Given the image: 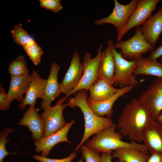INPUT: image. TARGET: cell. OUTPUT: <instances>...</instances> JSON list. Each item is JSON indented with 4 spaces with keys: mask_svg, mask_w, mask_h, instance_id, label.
<instances>
[{
    "mask_svg": "<svg viewBox=\"0 0 162 162\" xmlns=\"http://www.w3.org/2000/svg\"><path fill=\"white\" fill-rule=\"evenodd\" d=\"M162 56V44L154 50L150 52L148 57L149 58L153 60L157 59Z\"/></svg>",
    "mask_w": 162,
    "mask_h": 162,
    "instance_id": "1f68e13d",
    "label": "cell"
},
{
    "mask_svg": "<svg viewBox=\"0 0 162 162\" xmlns=\"http://www.w3.org/2000/svg\"><path fill=\"white\" fill-rule=\"evenodd\" d=\"M114 47L120 50L118 52L123 57L130 60H136L154 49L145 38L140 26L136 28L132 37L126 40L116 41Z\"/></svg>",
    "mask_w": 162,
    "mask_h": 162,
    "instance_id": "277c9868",
    "label": "cell"
},
{
    "mask_svg": "<svg viewBox=\"0 0 162 162\" xmlns=\"http://www.w3.org/2000/svg\"><path fill=\"white\" fill-rule=\"evenodd\" d=\"M103 51L100 64L98 78L103 79L113 85L115 65L113 53L110 45Z\"/></svg>",
    "mask_w": 162,
    "mask_h": 162,
    "instance_id": "44dd1931",
    "label": "cell"
},
{
    "mask_svg": "<svg viewBox=\"0 0 162 162\" xmlns=\"http://www.w3.org/2000/svg\"><path fill=\"white\" fill-rule=\"evenodd\" d=\"M79 162H82V160H80Z\"/></svg>",
    "mask_w": 162,
    "mask_h": 162,
    "instance_id": "74e56055",
    "label": "cell"
},
{
    "mask_svg": "<svg viewBox=\"0 0 162 162\" xmlns=\"http://www.w3.org/2000/svg\"><path fill=\"white\" fill-rule=\"evenodd\" d=\"M82 158L85 162H102L99 153L89 148L86 145L81 147Z\"/></svg>",
    "mask_w": 162,
    "mask_h": 162,
    "instance_id": "83f0119b",
    "label": "cell"
},
{
    "mask_svg": "<svg viewBox=\"0 0 162 162\" xmlns=\"http://www.w3.org/2000/svg\"><path fill=\"white\" fill-rule=\"evenodd\" d=\"M17 125L27 127L32 132V137L34 142L38 141L44 136L45 130L44 122L35 108V105H29L24 114L22 118Z\"/></svg>",
    "mask_w": 162,
    "mask_h": 162,
    "instance_id": "5bb4252c",
    "label": "cell"
},
{
    "mask_svg": "<svg viewBox=\"0 0 162 162\" xmlns=\"http://www.w3.org/2000/svg\"><path fill=\"white\" fill-rule=\"evenodd\" d=\"M138 100L149 110L152 118L156 120L162 112V78L154 80Z\"/></svg>",
    "mask_w": 162,
    "mask_h": 162,
    "instance_id": "30bf717a",
    "label": "cell"
},
{
    "mask_svg": "<svg viewBox=\"0 0 162 162\" xmlns=\"http://www.w3.org/2000/svg\"><path fill=\"white\" fill-rule=\"evenodd\" d=\"M110 46L115 62V69L113 85L120 88L125 86L137 85L143 81H137L133 74L136 60L128 61L122 57L114 47V43L111 39L107 42Z\"/></svg>",
    "mask_w": 162,
    "mask_h": 162,
    "instance_id": "5b68a950",
    "label": "cell"
},
{
    "mask_svg": "<svg viewBox=\"0 0 162 162\" xmlns=\"http://www.w3.org/2000/svg\"><path fill=\"white\" fill-rule=\"evenodd\" d=\"M11 102L9 99L4 88L0 85V110L6 111L9 109Z\"/></svg>",
    "mask_w": 162,
    "mask_h": 162,
    "instance_id": "4dcf8cb0",
    "label": "cell"
},
{
    "mask_svg": "<svg viewBox=\"0 0 162 162\" xmlns=\"http://www.w3.org/2000/svg\"><path fill=\"white\" fill-rule=\"evenodd\" d=\"M136 60L133 74L150 75L162 78V65L160 62L142 56Z\"/></svg>",
    "mask_w": 162,
    "mask_h": 162,
    "instance_id": "d6986e66",
    "label": "cell"
},
{
    "mask_svg": "<svg viewBox=\"0 0 162 162\" xmlns=\"http://www.w3.org/2000/svg\"><path fill=\"white\" fill-rule=\"evenodd\" d=\"M160 63H161L162 65V59H161L160 60Z\"/></svg>",
    "mask_w": 162,
    "mask_h": 162,
    "instance_id": "8d00e7d4",
    "label": "cell"
},
{
    "mask_svg": "<svg viewBox=\"0 0 162 162\" xmlns=\"http://www.w3.org/2000/svg\"><path fill=\"white\" fill-rule=\"evenodd\" d=\"M31 81V74L23 76H11L7 95L11 102L15 100L20 103L23 100L24 98L23 95L26 93Z\"/></svg>",
    "mask_w": 162,
    "mask_h": 162,
    "instance_id": "7402d4cb",
    "label": "cell"
},
{
    "mask_svg": "<svg viewBox=\"0 0 162 162\" xmlns=\"http://www.w3.org/2000/svg\"><path fill=\"white\" fill-rule=\"evenodd\" d=\"M72 120L67 123L62 129L55 133L49 136H44L39 140L34 142L35 152L36 153L41 152V156L47 157L52 148L56 145L62 142H66L72 144L67 138V136L70 129L75 123Z\"/></svg>",
    "mask_w": 162,
    "mask_h": 162,
    "instance_id": "7c38bea8",
    "label": "cell"
},
{
    "mask_svg": "<svg viewBox=\"0 0 162 162\" xmlns=\"http://www.w3.org/2000/svg\"><path fill=\"white\" fill-rule=\"evenodd\" d=\"M156 120L162 124V112L157 118Z\"/></svg>",
    "mask_w": 162,
    "mask_h": 162,
    "instance_id": "e575fe53",
    "label": "cell"
},
{
    "mask_svg": "<svg viewBox=\"0 0 162 162\" xmlns=\"http://www.w3.org/2000/svg\"><path fill=\"white\" fill-rule=\"evenodd\" d=\"M116 124L113 123L111 126L94 134L91 139L87 140L86 145L98 153L101 152L112 154V150L130 148L149 154L144 144L133 141L128 142L122 141L123 136L120 132L116 131Z\"/></svg>",
    "mask_w": 162,
    "mask_h": 162,
    "instance_id": "3957f363",
    "label": "cell"
},
{
    "mask_svg": "<svg viewBox=\"0 0 162 162\" xmlns=\"http://www.w3.org/2000/svg\"><path fill=\"white\" fill-rule=\"evenodd\" d=\"M60 68L61 66L55 62L52 63L50 74L46 79L44 97L40 104L41 108L43 110L51 106V103L62 93L58 80Z\"/></svg>",
    "mask_w": 162,
    "mask_h": 162,
    "instance_id": "2e32d148",
    "label": "cell"
},
{
    "mask_svg": "<svg viewBox=\"0 0 162 162\" xmlns=\"http://www.w3.org/2000/svg\"><path fill=\"white\" fill-rule=\"evenodd\" d=\"M84 73V68L79 53L75 51L72 55L69 67L62 80L59 83L61 91L67 95L80 83Z\"/></svg>",
    "mask_w": 162,
    "mask_h": 162,
    "instance_id": "8fae6325",
    "label": "cell"
},
{
    "mask_svg": "<svg viewBox=\"0 0 162 162\" xmlns=\"http://www.w3.org/2000/svg\"><path fill=\"white\" fill-rule=\"evenodd\" d=\"M113 162H124L123 161L118 160L117 161H114Z\"/></svg>",
    "mask_w": 162,
    "mask_h": 162,
    "instance_id": "d590c367",
    "label": "cell"
},
{
    "mask_svg": "<svg viewBox=\"0 0 162 162\" xmlns=\"http://www.w3.org/2000/svg\"><path fill=\"white\" fill-rule=\"evenodd\" d=\"M118 89L106 80L98 78L89 89L90 96L88 98L93 101H103L111 97Z\"/></svg>",
    "mask_w": 162,
    "mask_h": 162,
    "instance_id": "ffe728a7",
    "label": "cell"
},
{
    "mask_svg": "<svg viewBox=\"0 0 162 162\" xmlns=\"http://www.w3.org/2000/svg\"><path fill=\"white\" fill-rule=\"evenodd\" d=\"M141 137L150 154H162V123L152 120L143 130Z\"/></svg>",
    "mask_w": 162,
    "mask_h": 162,
    "instance_id": "4fadbf2b",
    "label": "cell"
},
{
    "mask_svg": "<svg viewBox=\"0 0 162 162\" xmlns=\"http://www.w3.org/2000/svg\"><path fill=\"white\" fill-rule=\"evenodd\" d=\"M11 32L14 41L22 47L33 39L28 32L22 28L21 23L14 26Z\"/></svg>",
    "mask_w": 162,
    "mask_h": 162,
    "instance_id": "484cf974",
    "label": "cell"
},
{
    "mask_svg": "<svg viewBox=\"0 0 162 162\" xmlns=\"http://www.w3.org/2000/svg\"><path fill=\"white\" fill-rule=\"evenodd\" d=\"M76 156V152H72L68 157L60 159H51L36 154H34L32 157L36 160L40 162H71Z\"/></svg>",
    "mask_w": 162,
    "mask_h": 162,
    "instance_id": "f546056e",
    "label": "cell"
},
{
    "mask_svg": "<svg viewBox=\"0 0 162 162\" xmlns=\"http://www.w3.org/2000/svg\"><path fill=\"white\" fill-rule=\"evenodd\" d=\"M149 156V154L130 148L118 149L112 154V158H117L124 162H146Z\"/></svg>",
    "mask_w": 162,
    "mask_h": 162,
    "instance_id": "603a6c76",
    "label": "cell"
},
{
    "mask_svg": "<svg viewBox=\"0 0 162 162\" xmlns=\"http://www.w3.org/2000/svg\"><path fill=\"white\" fill-rule=\"evenodd\" d=\"M136 85L125 86L118 89L110 98L100 101L95 102L91 100L88 97L87 101L92 110L98 116L111 118L113 113V106L116 101L120 97L131 91Z\"/></svg>",
    "mask_w": 162,
    "mask_h": 162,
    "instance_id": "e0dca14e",
    "label": "cell"
},
{
    "mask_svg": "<svg viewBox=\"0 0 162 162\" xmlns=\"http://www.w3.org/2000/svg\"><path fill=\"white\" fill-rule=\"evenodd\" d=\"M146 162H162V154L154 153L151 154Z\"/></svg>",
    "mask_w": 162,
    "mask_h": 162,
    "instance_id": "d6a6232c",
    "label": "cell"
},
{
    "mask_svg": "<svg viewBox=\"0 0 162 162\" xmlns=\"http://www.w3.org/2000/svg\"><path fill=\"white\" fill-rule=\"evenodd\" d=\"M30 59L35 66L39 65L44 52L41 47L33 39L23 47Z\"/></svg>",
    "mask_w": 162,
    "mask_h": 162,
    "instance_id": "d4e9b609",
    "label": "cell"
},
{
    "mask_svg": "<svg viewBox=\"0 0 162 162\" xmlns=\"http://www.w3.org/2000/svg\"><path fill=\"white\" fill-rule=\"evenodd\" d=\"M88 91L85 89L79 90L74 97L68 100L67 103L65 104L66 107L73 108L75 107L79 108L84 118V131L80 143L75 148L74 150L76 152L92 135L113 124V121L110 118L99 116L91 109L87 101Z\"/></svg>",
    "mask_w": 162,
    "mask_h": 162,
    "instance_id": "7a4b0ae2",
    "label": "cell"
},
{
    "mask_svg": "<svg viewBox=\"0 0 162 162\" xmlns=\"http://www.w3.org/2000/svg\"><path fill=\"white\" fill-rule=\"evenodd\" d=\"M40 6L57 13L63 9L60 0H39Z\"/></svg>",
    "mask_w": 162,
    "mask_h": 162,
    "instance_id": "f1b7e54d",
    "label": "cell"
},
{
    "mask_svg": "<svg viewBox=\"0 0 162 162\" xmlns=\"http://www.w3.org/2000/svg\"><path fill=\"white\" fill-rule=\"evenodd\" d=\"M103 45H100L95 56L92 58L91 53L86 52L82 59L84 73L81 81L78 86L71 91L66 96L68 97L79 90L82 89L88 91L92 84L98 78V71L103 53L102 49Z\"/></svg>",
    "mask_w": 162,
    "mask_h": 162,
    "instance_id": "52a82bcc",
    "label": "cell"
},
{
    "mask_svg": "<svg viewBox=\"0 0 162 162\" xmlns=\"http://www.w3.org/2000/svg\"><path fill=\"white\" fill-rule=\"evenodd\" d=\"M14 130L13 128H7L3 130L0 133V162H3L4 158L8 155L13 154L8 152L6 149V145L10 142V139H7L9 134Z\"/></svg>",
    "mask_w": 162,
    "mask_h": 162,
    "instance_id": "4316f807",
    "label": "cell"
},
{
    "mask_svg": "<svg viewBox=\"0 0 162 162\" xmlns=\"http://www.w3.org/2000/svg\"><path fill=\"white\" fill-rule=\"evenodd\" d=\"M67 98L65 96L60 98L54 106L47 107L42 113L41 116L45 124L44 136L55 133L66 125L63 112L66 106L63 103Z\"/></svg>",
    "mask_w": 162,
    "mask_h": 162,
    "instance_id": "ba28073f",
    "label": "cell"
},
{
    "mask_svg": "<svg viewBox=\"0 0 162 162\" xmlns=\"http://www.w3.org/2000/svg\"><path fill=\"white\" fill-rule=\"evenodd\" d=\"M100 156L102 162H112V154L102 153Z\"/></svg>",
    "mask_w": 162,
    "mask_h": 162,
    "instance_id": "836d02e7",
    "label": "cell"
},
{
    "mask_svg": "<svg viewBox=\"0 0 162 162\" xmlns=\"http://www.w3.org/2000/svg\"><path fill=\"white\" fill-rule=\"evenodd\" d=\"M8 70L11 76H23L30 74L25 57L22 55L19 56L10 62Z\"/></svg>",
    "mask_w": 162,
    "mask_h": 162,
    "instance_id": "cb8c5ba5",
    "label": "cell"
},
{
    "mask_svg": "<svg viewBox=\"0 0 162 162\" xmlns=\"http://www.w3.org/2000/svg\"><path fill=\"white\" fill-rule=\"evenodd\" d=\"M160 0H138L136 8L128 22L123 29L117 34L116 41L121 40L123 37L131 29L142 25L156 9Z\"/></svg>",
    "mask_w": 162,
    "mask_h": 162,
    "instance_id": "9c48e42d",
    "label": "cell"
},
{
    "mask_svg": "<svg viewBox=\"0 0 162 162\" xmlns=\"http://www.w3.org/2000/svg\"><path fill=\"white\" fill-rule=\"evenodd\" d=\"M138 0H132L126 4H122L117 0H114V7L107 17L100 18L93 22L100 26L104 24L113 25L118 34L126 26L136 8Z\"/></svg>",
    "mask_w": 162,
    "mask_h": 162,
    "instance_id": "8992f818",
    "label": "cell"
},
{
    "mask_svg": "<svg viewBox=\"0 0 162 162\" xmlns=\"http://www.w3.org/2000/svg\"><path fill=\"white\" fill-rule=\"evenodd\" d=\"M153 119L149 110L138 99H133L125 105L116 128L123 136L131 141L141 142L143 130Z\"/></svg>",
    "mask_w": 162,
    "mask_h": 162,
    "instance_id": "6da1fadb",
    "label": "cell"
},
{
    "mask_svg": "<svg viewBox=\"0 0 162 162\" xmlns=\"http://www.w3.org/2000/svg\"><path fill=\"white\" fill-rule=\"evenodd\" d=\"M141 28L145 38L154 48L162 33V6L146 20Z\"/></svg>",
    "mask_w": 162,
    "mask_h": 162,
    "instance_id": "ac0fdd59",
    "label": "cell"
},
{
    "mask_svg": "<svg viewBox=\"0 0 162 162\" xmlns=\"http://www.w3.org/2000/svg\"><path fill=\"white\" fill-rule=\"evenodd\" d=\"M30 74L31 81L29 87L23 100L19 105L20 110L24 109L27 105H35L38 99H42L44 97L46 79L41 78L34 70Z\"/></svg>",
    "mask_w": 162,
    "mask_h": 162,
    "instance_id": "9a60e30c",
    "label": "cell"
}]
</instances>
